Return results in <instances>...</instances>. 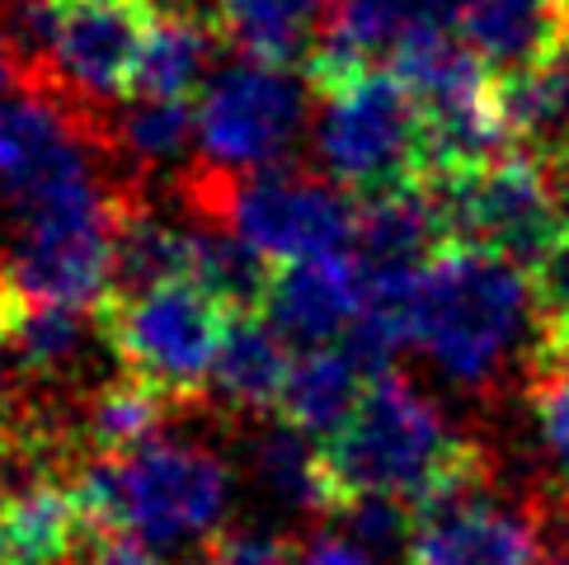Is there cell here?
I'll return each mask as SVG.
<instances>
[{"label": "cell", "mask_w": 569, "mask_h": 565, "mask_svg": "<svg viewBox=\"0 0 569 565\" xmlns=\"http://www.w3.org/2000/svg\"><path fill=\"white\" fill-rule=\"evenodd\" d=\"M301 565H381V561H372L358 542L335 533V537H311L307 552H301Z\"/></svg>", "instance_id": "cb8c5ba5"}, {"label": "cell", "mask_w": 569, "mask_h": 565, "mask_svg": "<svg viewBox=\"0 0 569 565\" xmlns=\"http://www.w3.org/2000/svg\"><path fill=\"white\" fill-rule=\"evenodd\" d=\"M292 349L288 335L263 311H236L227 345L217 354L212 368V396L221 406H231L236 415H269L282 406V391H288L292 377Z\"/></svg>", "instance_id": "5bb4252c"}, {"label": "cell", "mask_w": 569, "mask_h": 565, "mask_svg": "<svg viewBox=\"0 0 569 565\" xmlns=\"http://www.w3.org/2000/svg\"><path fill=\"white\" fill-rule=\"evenodd\" d=\"M461 38L490 76L569 62V0H471Z\"/></svg>", "instance_id": "4fadbf2b"}, {"label": "cell", "mask_w": 569, "mask_h": 565, "mask_svg": "<svg viewBox=\"0 0 569 565\" xmlns=\"http://www.w3.org/2000/svg\"><path fill=\"white\" fill-rule=\"evenodd\" d=\"M99 339H109L99 307L29 301L0 349L10 354V368L24 387H52V381H67L90 358Z\"/></svg>", "instance_id": "9a60e30c"}, {"label": "cell", "mask_w": 569, "mask_h": 565, "mask_svg": "<svg viewBox=\"0 0 569 565\" xmlns=\"http://www.w3.org/2000/svg\"><path fill=\"white\" fill-rule=\"evenodd\" d=\"M24 86H29V80H24V71H19V62L10 57V48L0 43V99H6V95H14V90H24Z\"/></svg>", "instance_id": "d4e9b609"}, {"label": "cell", "mask_w": 569, "mask_h": 565, "mask_svg": "<svg viewBox=\"0 0 569 565\" xmlns=\"http://www.w3.org/2000/svg\"><path fill=\"white\" fill-rule=\"evenodd\" d=\"M480 443L461 438L447 415L400 373H377L349 424L325 443L339 504L358 495H386L419 504L447 476L476 457Z\"/></svg>", "instance_id": "3957f363"}, {"label": "cell", "mask_w": 569, "mask_h": 565, "mask_svg": "<svg viewBox=\"0 0 569 565\" xmlns=\"http://www.w3.org/2000/svg\"><path fill=\"white\" fill-rule=\"evenodd\" d=\"M362 269L353 255H320V259H297V265H278L269 282V301L263 316L297 339V345H339L362 316Z\"/></svg>", "instance_id": "7c38bea8"}, {"label": "cell", "mask_w": 569, "mask_h": 565, "mask_svg": "<svg viewBox=\"0 0 569 565\" xmlns=\"http://www.w3.org/2000/svg\"><path fill=\"white\" fill-rule=\"evenodd\" d=\"M301 128H307V90L288 67H231L198 95V151L212 170L250 175L288 166Z\"/></svg>", "instance_id": "9c48e42d"}, {"label": "cell", "mask_w": 569, "mask_h": 565, "mask_svg": "<svg viewBox=\"0 0 569 565\" xmlns=\"http://www.w3.org/2000/svg\"><path fill=\"white\" fill-rule=\"evenodd\" d=\"M325 0H217V29L250 62L297 67L320 38Z\"/></svg>", "instance_id": "ac0fdd59"}, {"label": "cell", "mask_w": 569, "mask_h": 565, "mask_svg": "<svg viewBox=\"0 0 569 565\" xmlns=\"http://www.w3.org/2000/svg\"><path fill=\"white\" fill-rule=\"evenodd\" d=\"M174 406L179 400L160 396L156 387L123 373V381H99L86 396V406H80V438H86L90 457L132 453L141 443L166 434Z\"/></svg>", "instance_id": "ffe728a7"}, {"label": "cell", "mask_w": 569, "mask_h": 565, "mask_svg": "<svg viewBox=\"0 0 569 565\" xmlns=\"http://www.w3.org/2000/svg\"><path fill=\"white\" fill-rule=\"evenodd\" d=\"M71 480L90 523L141 542L166 565L174 552L212 547L236 495L231 467L208 443L166 434L132 453L90 457Z\"/></svg>", "instance_id": "7a4b0ae2"}, {"label": "cell", "mask_w": 569, "mask_h": 565, "mask_svg": "<svg viewBox=\"0 0 569 565\" xmlns=\"http://www.w3.org/2000/svg\"><path fill=\"white\" fill-rule=\"evenodd\" d=\"M156 14L151 0H62L43 90L104 123L109 105L132 95V71Z\"/></svg>", "instance_id": "30bf717a"}, {"label": "cell", "mask_w": 569, "mask_h": 565, "mask_svg": "<svg viewBox=\"0 0 569 565\" xmlns=\"http://www.w3.org/2000/svg\"><path fill=\"white\" fill-rule=\"evenodd\" d=\"M372 373L343 349V345H316V349H301L292 363V377H288V391H282V406L278 419L307 429L311 438L330 443L349 415L358 410L362 391H368Z\"/></svg>", "instance_id": "2e32d148"}, {"label": "cell", "mask_w": 569, "mask_h": 565, "mask_svg": "<svg viewBox=\"0 0 569 565\" xmlns=\"http://www.w3.org/2000/svg\"><path fill=\"white\" fill-rule=\"evenodd\" d=\"M551 499L503 490L485 448L415 509L405 565H565L551 542Z\"/></svg>", "instance_id": "5b68a950"}, {"label": "cell", "mask_w": 569, "mask_h": 565, "mask_svg": "<svg viewBox=\"0 0 569 565\" xmlns=\"http://www.w3.org/2000/svg\"><path fill=\"white\" fill-rule=\"evenodd\" d=\"M471 0H330V14L307 57L311 90L325 95L343 80L377 67V57H391L400 38L423 29H461Z\"/></svg>", "instance_id": "8fae6325"}, {"label": "cell", "mask_w": 569, "mask_h": 565, "mask_svg": "<svg viewBox=\"0 0 569 565\" xmlns=\"http://www.w3.org/2000/svg\"><path fill=\"white\" fill-rule=\"evenodd\" d=\"M0 462H6V453H0Z\"/></svg>", "instance_id": "484cf974"}, {"label": "cell", "mask_w": 569, "mask_h": 565, "mask_svg": "<svg viewBox=\"0 0 569 565\" xmlns=\"http://www.w3.org/2000/svg\"><path fill=\"white\" fill-rule=\"evenodd\" d=\"M254 476L282 509L292 514H339V490L325 462V443L297 429L288 419H273L254 438Z\"/></svg>", "instance_id": "d6986e66"}, {"label": "cell", "mask_w": 569, "mask_h": 565, "mask_svg": "<svg viewBox=\"0 0 569 565\" xmlns=\"http://www.w3.org/2000/svg\"><path fill=\"white\" fill-rule=\"evenodd\" d=\"M217 43H221V29L212 14L160 10L147 43H141L128 99H189L212 67Z\"/></svg>", "instance_id": "e0dca14e"}, {"label": "cell", "mask_w": 569, "mask_h": 565, "mask_svg": "<svg viewBox=\"0 0 569 565\" xmlns=\"http://www.w3.org/2000/svg\"><path fill=\"white\" fill-rule=\"evenodd\" d=\"M208 565H301L288 537L263 528H231L208 547Z\"/></svg>", "instance_id": "603a6c76"}, {"label": "cell", "mask_w": 569, "mask_h": 565, "mask_svg": "<svg viewBox=\"0 0 569 565\" xmlns=\"http://www.w3.org/2000/svg\"><path fill=\"white\" fill-rule=\"evenodd\" d=\"M452 246H485L532 274L569 227V185L527 151H508L471 175L423 179Z\"/></svg>", "instance_id": "ba28073f"}, {"label": "cell", "mask_w": 569, "mask_h": 565, "mask_svg": "<svg viewBox=\"0 0 569 565\" xmlns=\"http://www.w3.org/2000/svg\"><path fill=\"white\" fill-rule=\"evenodd\" d=\"M189 212L231 227L269 265H297L320 255H353L362 198L335 185L330 175L297 166L227 175L202 166L189 175Z\"/></svg>", "instance_id": "277c9868"}, {"label": "cell", "mask_w": 569, "mask_h": 565, "mask_svg": "<svg viewBox=\"0 0 569 565\" xmlns=\"http://www.w3.org/2000/svg\"><path fill=\"white\" fill-rule=\"evenodd\" d=\"M99 316L118 368L184 406L212 387L217 354L227 345L236 311L202 282L170 278L141 293L104 297Z\"/></svg>", "instance_id": "52a82bcc"}, {"label": "cell", "mask_w": 569, "mask_h": 565, "mask_svg": "<svg viewBox=\"0 0 569 565\" xmlns=\"http://www.w3.org/2000/svg\"><path fill=\"white\" fill-rule=\"evenodd\" d=\"M541 339L532 278L485 246H447L423 269L410 301V345L466 391H499L508 377H532Z\"/></svg>", "instance_id": "6da1fadb"}, {"label": "cell", "mask_w": 569, "mask_h": 565, "mask_svg": "<svg viewBox=\"0 0 569 565\" xmlns=\"http://www.w3.org/2000/svg\"><path fill=\"white\" fill-rule=\"evenodd\" d=\"M109 151L128 156L137 170H166L198 147V105L189 99H137L128 113L104 123Z\"/></svg>", "instance_id": "44dd1931"}, {"label": "cell", "mask_w": 569, "mask_h": 565, "mask_svg": "<svg viewBox=\"0 0 569 565\" xmlns=\"http://www.w3.org/2000/svg\"><path fill=\"white\" fill-rule=\"evenodd\" d=\"M527 396H532V410H537V424L546 443L569 457V363H556V368L537 373L527 381Z\"/></svg>", "instance_id": "7402d4cb"}, {"label": "cell", "mask_w": 569, "mask_h": 565, "mask_svg": "<svg viewBox=\"0 0 569 565\" xmlns=\"http://www.w3.org/2000/svg\"><path fill=\"white\" fill-rule=\"evenodd\" d=\"M320 99L316 156L335 185L358 198H377L429 179L423 105L391 67H368Z\"/></svg>", "instance_id": "8992f818"}]
</instances>
